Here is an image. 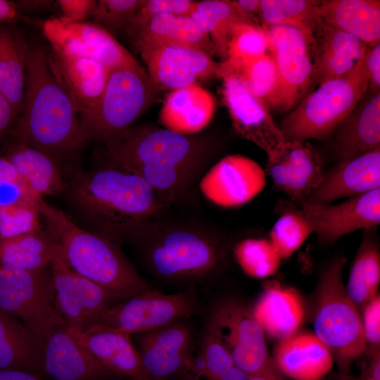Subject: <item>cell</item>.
Segmentation results:
<instances>
[{"label": "cell", "instance_id": "obj_1", "mask_svg": "<svg viewBox=\"0 0 380 380\" xmlns=\"http://www.w3.org/2000/svg\"><path fill=\"white\" fill-rule=\"evenodd\" d=\"M66 191L76 223L118 243L140 241L162 208L141 177L106 163L77 175Z\"/></svg>", "mask_w": 380, "mask_h": 380}, {"label": "cell", "instance_id": "obj_2", "mask_svg": "<svg viewBox=\"0 0 380 380\" xmlns=\"http://www.w3.org/2000/svg\"><path fill=\"white\" fill-rule=\"evenodd\" d=\"M103 163L145 180L161 203L183 191L208 155L207 138L150 125L129 127L101 142Z\"/></svg>", "mask_w": 380, "mask_h": 380}, {"label": "cell", "instance_id": "obj_3", "mask_svg": "<svg viewBox=\"0 0 380 380\" xmlns=\"http://www.w3.org/2000/svg\"><path fill=\"white\" fill-rule=\"evenodd\" d=\"M13 137L15 141L54 158L75 152L90 139L51 68L48 49L40 45L30 44L23 106Z\"/></svg>", "mask_w": 380, "mask_h": 380}, {"label": "cell", "instance_id": "obj_4", "mask_svg": "<svg viewBox=\"0 0 380 380\" xmlns=\"http://www.w3.org/2000/svg\"><path fill=\"white\" fill-rule=\"evenodd\" d=\"M39 208L45 232L74 272L97 284L119 301L148 288L118 243L86 230L43 198Z\"/></svg>", "mask_w": 380, "mask_h": 380}, {"label": "cell", "instance_id": "obj_5", "mask_svg": "<svg viewBox=\"0 0 380 380\" xmlns=\"http://www.w3.org/2000/svg\"><path fill=\"white\" fill-rule=\"evenodd\" d=\"M346 263L338 257L323 270L313 319L314 334L331 351L341 375L350 374L353 362L366 352L361 315L342 279Z\"/></svg>", "mask_w": 380, "mask_h": 380}, {"label": "cell", "instance_id": "obj_6", "mask_svg": "<svg viewBox=\"0 0 380 380\" xmlns=\"http://www.w3.org/2000/svg\"><path fill=\"white\" fill-rule=\"evenodd\" d=\"M367 52L344 75L308 93L282 120L279 127L286 140L324 139L333 134L367 91Z\"/></svg>", "mask_w": 380, "mask_h": 380}, {"label": "cell", "instance_id": "obj_7", "mask_svg": "<svg viewBox=\"0 0 380 380\" xmlns=\"http://www.w3.org/2000/svg\"><path fill=\"white\" fill-rule=\"evenodd\" d=\"M146 263L166 279L202 277L212 273L222 258L217 241L207 232L188 227L152 228L141 239Z\"/></svg>", "mask_w": 380, "mask_h": 380}, {"label": "cell", "instance_id": "obj_8", "mask_svg": "<svg viewBox=\"0 0 380 380\" xmlns=\"http://www.w3.org/2000/svg\"><path fill=\"white\" fill-rule=\"evenodd\" d=\"M0 310L25 324L44 346L68 326L56 300L50 267L39 271L0 265Z\"/></svg>", "mask_w": 380, "mask_h": 380}, {"label": "cell", "instance_id": "obj_9", "mask_svg": "<svg viewBox=\"0 0 380 380\" xmlns=\"http://www.w3.org/2000/svg\"><path fill=\"white\" fill-rule=\"evenodd\" d=\"M160 91L140 65L111 70L86 130L101 142L132 126L157 100Z\"/></svg>", "mask_w": 380, "mask_h": 380}, {"label": "cell", "instance_id": "obj_10", "mask_svg": "<svg viewBox=\"0 0 380 380\" xmlns=\"http://www.w3.org/2000/svg\"><path fill=\"white\" fill-rule=\"evenodd\" d=\"M279 75L274 110H293L312 87L315 34L289 25L264 27Z\"/></svg>", "mask_w": 380, "mask_h": 380}, {"label": "cell", "instance_id": "obj_11", "mask_svg": "<svg viewBox=\"0 0 380 380\" xmlns=\"http://www.w3.org/2000/svg\"><path fill=\"white\" fill-rule=\"evenodd\" d=\"M196 306L191 290L164 294L147 288L113 305L101 324L129 334H143L190 315Z\"/></svg>", "mask_w": 380, "mask_h": 380}, {"label": "cell", "instance_id": "obj_12", "mask_svg": "<svg viewBox=\"0 0 380 380\" xmlns=\"http://www.w3.org/2000/svg\"><path fill=\"white\" fill-rule=\"evenodd\" d=\"M49 267L58 310L70 328L84 331L101 324L107 311L120 302L108 291L70 269L56 249Z\"/></svg>", "mask_w": 380, "mask_h": 380}, {"label": "cell", "instance_id": "obj_13", "mask_svg": "<svg viewBox=\"0 0 380 380\" xmlns=\"http://www.w3.org/2000/svg\"><path fill=\"white\" fill-rule=\"evenodd\" d=\"M43 32L56 53L89 58L110 71L139 65L111 33L93 23H66L53 18L44 23Z\"/></svg>", "mask_w": 380, "mask_h": 380}, {"label": "cell", "instance_id": "obj_14", "mask_svg": "<svg viewBox=\"0 0 380 380\" xmlns=\"http://www.w3.org/2000/svg\"><path fill=\"white\" fill-rule=\"evenodd\" d=\"M208 327L229 352L234 365L249 376L269 360L265 334L252 312L241 303H219L213 310Z\"/></svg>", "mask_w": 380, "mask_h": 380}, {"label": "cell", "instance_id": "obj_15", "mask_svg": "<svg viewBox=\"0 0 380 380\" xmlns=\"http://www.w3.org/2000/svg\"><path fill=\"white\" fill-rule=\"evenodd\" d=\"M218 76L223 78V97L236 132L267 156L276 152L286 139L269 108L250 92L237 72L220 65Z\"/></svg>", "mask_w": 380, "mask_h": 380}, {"label": "cell", "instance_id": "obj_16", "mask_svg": "<svg viewBox=\"0 0 380 380\" xmlns=\"http://www.w3.org/2000/svg\"><path fill=\"white\" fill-rule=\"evenodd\" d=\"M266 172L278 190L301 203L319 186L325 174L320 154L308 141L300 140H286L268 156Z\"/></svg>", "mask_w": 380, "mask_h": 380}, {"label": "cell", "instance_id": "obj_17", "mask_svg": "<svg viewBox=\"0 0 380 380\" xmlns=\"http://www.w3.org/2000/svg\"><path fill=\"white\" fill-rule=\"evenodd\" d=\"M300 211L322 243H331L380 222V189L349 198L337 205L303 203Z\"/></svg>", "mask_w": 380, "mask_h": 380}, {"label": "cell", "instance_id": "obj_18", "mask_svg": "<svg viewBox=\"0 0 380 380\" xmlns=\"http://www.w3.org/2000/svg\"><path fill=\"white\" fill-rule=\"evenodd\" d=\"M266 184L265 170L255 160L229 155L214 165L200 182L203 196L224 208L243 205L254 198Z\"/></svg>", "mask_w": 380, "mask_h": 380}, {"label": "cell", "instance_id": "obj_19", "mask_svg": "<svg viewBox=\"0 0 380 380\" xmlns=\"http://www.w3.org/2000/svg\"><path fill=\"white\" fill-rule=\"evenodd\" d=\"M160 91L175 90L218 76L220 63L196 49L165 46L139 53Z\"/></svg>", "mask_w": 380, "mask_h": 380}, {"label": "cell", "instance_id": "obj_20", "mask_svg": "<svg viewBox=\"0 0 380 380\" xmlns=\"http://www.w3.org/2000/svg\"><path fill=\"white\" fill-rule=\"evenodd\" d=\"M51 68L72 100L86 129L103 96L110 70L100 63L48 50Z\"/></svg>", "mask_w": 380, "mask_h": 380}, {"label": "cell", "instance_id": "obj_21", "mask_svg": "<svg viewBox=\"0 0 380 380\" xmlns=\"http://www.w3.org/2000/svg\"><path fill=\"white\" fill-rule=\"evenodd\" d=\"M68 326L55 330L46 340L40 380H116L121 379L93 357L69 334Z\"/></svg>", "mask_w": 380, "mask_h": 380}, {"label": "cell", "instance_id": "obj_22", "mask_svg": "<svg viewBox=\"0 0 380 380\" xmlns=\"http://www.w3.org/2000/svg\"><path fill=\"white\" fill-rule=\"evenodd\" d=\"M69 334L115 376L132 380H151L145 372L130 334L96 324L84 331L67 327Z\"/></svg>", "mask_w": 380, "mask_h": 380}, {"label": "cell", "instance_id": "obj_23", "mask_svg": "<svg viewBox=\"0 0 380 380\" xmlns=\"http://www.w3.org/2000/svg\"><path fill=\"white\" fill-rule=\"evenodd\" d=\"M140 334L137 350L151 380H165L189 367L191 331L186 325L175 322Z\"/></svg>", "mask_w": 380, "mask_h": 380}, {"label": "cell", "instance_id": "obj_24", "mask_svg": "<svg viewBox=\"0 0 380 380\" xmlns=\"http://www.w3.org/2000/svg\"><path fill=\"white\" fill-rule=\"evenodd\" d=\"M380 186V147L357 157L342 160L325 172L319 186L304 203L331 204Z\"/></svg>", "mask_w": 380, "mask_h": 380}, {"label": "cell", "instance_id": "obj_25", "mask_svg": "<svg viewBox=\"0 0 380 380\" xmlns=\"http://www.w3.org/2000/svg\"><path fill=\"white\" fill-rule=\"evenodd\" d=\"M125 33L139 53L165 46L187 47L210 56L215 53L209 36L189 16L158 15L128 26Z\"/></svg>", "mask_w": 380, "mask_h": 380}, {"label": "cell", "instance_id": "obj_26", "mask_svg": "<svg viewBox=\"0 0 380 380\" xmlns=\"http://www.w3.org/2000/svg\"><path fill=\"white\" fill-rule=\"evenodd\" d=\"M315 38L312 87L344 75L372 46L324 23Z\"/></svg>", "mask_w": 380, "mask_h": 380}, {"label": "cell", "instance_id": "obj_27", "mask_svg": "<svg viewBox=\"0 0 380 380\" xmlns=\"http://www.w3.org/2000/svg\"><path fill=\"white\" fill-rule=\"evenodd\" d=\"M272 358L294 380H321L334 365L331 351L314 333L298 330L279 341Z\"/></svg>", "mask_w": 380, "mask_h": 380}, {"label": "cell", "instance_id": "obj_28", "mask_svg": "<svg viewBox=\"0 0 380 380\" xmlns=\"http://www.w3.org/2000/svg\"><path fill=\"white\" fill-rule=\"evenodd\" d=\"M333 135L334 151L339 162L380 147V92L367 89Z\"/></svg>", "mask_w": 380, "mask_h": 380}, {"label": "cell", "instance_id": "obj_29", "mask_svg": "<svg viewBox=\"0 0 380 380\" xmlns=\"http://www.w3.org/2000/svg\"><path fill=\"white\" fill-rule=\"evenodd\" d=\"M213 96L198 83L171 91L159 113L164 128L184 136H192L213 119Z\"/></svg>", "mask_w": 380, "mask_h": 380}, {"label": "cell", "instance_id": "obj_30", "mask_svg": "<svg viewBox=\"0 0 380 380\" xmlns=\"http://www.w3.org/2000/svg\"><path fill=\"white\" fill-rule=\"evenodd\" d=\"M252 313L264 334L279 341L299 329L305 308L296 291L270 281L264 285Z\"/></svg>", "mask_w": 380, "mask_h": 380}, {"label": "cell", "instance_id": "obj_31", "mask_svg": "<svg viewBox=\"0 0 380 380\" xmlns=\"http://www.w3.org/2000/svg\"><path fill=\"white\" fill-rule=\"evenodd\" d=\"M2 156L39 197L58 195L67 190L68 184L53 156L15 141L6 148Z\"/></svg>", "mask_w": 380, "mask_h": 380}, {"label": "cell", "instance_id": "obj_32", "mask_svg": "<svg viewBox=\"0 0 380 380\" xmlns=\"http://www.w3.org/2000/svg\"><path fill=\"white\" fill-rule=\"evenodd\" d=\"M322 23L333 26L369 45L380 42V1H320Z\"/></svg>", "mask_w": 380, "mask_h": 380}, {"label": "cell", "instance_id": "obj_33", "mask_svg": "<svg viewBox=\"0 0 380 380\" xmlns=\"http://www.w3.org/2000/svg\"><path fill=\"white\" fill-rule=\"evenodd\" d=\"M44 346L21 321L0 310V369L37 375L42 367Z\"/></svg>", "mask_w": 380, "mask_h": 380}, {"label": "cell", "instance_id": "obj_34", "mask_svg": "<svg viewBox=\"0 0 380 380\" xmlns=\"http://www.w3.org/2000/svg\"><path fill=\"white\" fill-rule=\"evenodd\" d=\"M30 47L17 28L0 24V93L10 102L18 119L23 106Z\"/></svg>", "mask_w": 380, "mask_h": 380}, {"label": "cell", "instance_id": "obj_35", "mask_svg": "<svg viewBox=\"0 0 380 380\" xmlns=\"http://www.w3.org/2000/svg\"><path fill=\"white\" fill-rule=\"evenodd\" d=\"M375 229L365 230L346 286L348 295L359 310L378 294L380 253Z\"/></svg>", "mask_w": 380, "mask_h": 380}, {"label": "cell", "instance_id": "obj_36", "mask_svg": "<svg viewBox=\"0 0 380 380\" xmlns=\"http://www.w3.org/2000/svg\"><path fill=\"white\" fill-rule=\"evenodd\" d=\"M55 251V245L44 227L14 237H0V265L42 270L49 267Z\"/></svg>", "mask_w": 380, "mask_h": 380}, {"label": "cell", "instance_id": "obj_37", "mask_svg": "<svg viewBox=\"0 0 380 380\" xmlns=\"http://www.w3.org/2000/svg\"><path fill=\"white\" fill-rule=\"evenodd\" d=\"M189 17L209 36L215 53L224 61L227 59L232 28L238 23H247L228 0L194 1Z\"/></svg>", "mask_w": 380, "mask_h": 380}, {"label": "cell", "instance_id": "obj_38", "mask_svg": "<svg viewBox=\"0 0 380 380\" xmlns=\"http://www.w3.org/2000/svg\"><path fill=\"white\" fill-rule=\"evenodd\" d=\"M319 3L315 0H260L261 26L289 25L315 34L322 23Z\"/></svg>", "mask_w": 380, "mask_h": 380}, {"label": "cell", "instance_id": "obj_39", "mask_svg": "<svg viewBox=\"0 0 380 380\" xmlns=\"http://www.w3.org/2000/svg\"><path fill=\"white\" fill-rule=\"evenodd\" d=\"M269 42L266 30L259 24L240 23L232 30L227 59L221 65L239 71L244 65L267 53Z\"/></svg>", "mask_w": 380, "mask_h": 380}, {"label": "cell", "instance_id": "obj_40", "mask_svg": "<svg viewBox=\"0 0 380 380\" xmlns=\"http://www.w3.org/2000/svg\"><path fill=\"white\" fill-rule=\"evenodd\" d=\"M234 255L247 275L258 279L275 274L281 260L270 240L265 239L248 238L239 241Z\"/></svg>", "mask_w": 380, "mask_h": 380}, {"label": "cell", "instance_id": "obj_41", "mask_svg": "<svg viewBox=\"0 0 380 380\" xmlns=\"http://www.w3.org/2000/svg\"><path fill=\"white\" fill-rule=\"evenodd\" d=\"M313 233L300 210L284 212L273 224L270 241L281 260L289 259Z\"/></svg>", "mask_w": 380, "mask_h": 380}, {"label": "cell", "instance_id": "obj_42", "mask_svg": "<svg viewBox=\"0 0 380 380\" xmlns=\"http://www.w3.org/2000/svg\"><path fill=\"white\" fill-rule=\"evenodd\" d=\"M236 72L255 98L269 109L274 108L279 81L277 65L270 53L256 58Z\"/></svg>", "mask_w": 380, "mask_h": 380}, {"label": "cell", "instance_id": "obj_43", "mask_svg": "<svg viewBox=\"0 0 380 380\" xmlns=\"http://www.w3.org/2000/svg\"><path fill=\"white\" fill-rule=\"evenodd\" d=\"M234 366L232 355L215 333L208 327L203 338L199 358L191 367L208 380H215Z\"/></svg>", "mask_w": 380, "mask_h": 380}, {"label": "cell", "instance_id": "obj_44", "mask_svg": "<svg viewBox=\"0 0 380 380\" xmlns=\"http://www.w3.org/2000/svg\"><path fill=\"white\" fill-rule=\"evenodd\" d=\"M144 0H100L91 15L94 24L108 32H123L132 20Z\"/></svg>", "mask_w": 380, "mask_h": 380}, {"label": "cell", "instance_id": "obj_45", "mask_svg": "<svg viewBox=\"0 0 380 380\" xmlns=\"http://www.w3.org/2000/svg\"><path fill=\"white\" fill-rule=\"evenodd\" d=\"M39 204V202L0 208V237H14L42 229Z\"/></svg>", "mask_w": 380, "mask_h": 380}, {"label": "cell", "instance_id": "obj_46", "mask_svg": "<svg viewBox=\"0 0 380 380\" xmlns=\"http://www.w3.org/2000/svg\"><path fill=\"white\" fill-rule=\"evenodd\" d=\"M41 198L34 194L13 165L0 156V208L23 203H38Z\"/></svg>", "mask_w": 380, "mask_h": 380}, {"label": "cell", "instance_id": "obj_47", "mask_svg": "<svg viewBox=\"0 0 380 380\" xmlns=\"http://www.w3.org/2000/svg\"><path fill=\"white\" fill-rule=\"evenodd\" d=\"M194 3L189 0H144L128 26L142 24L161 14L189 16Z\"/></svg>", "mask_w": 380, "mask_h": 380}, {"label": "cell", "instance_id": "obj_48", "mask_svg": "<svg viewBox=\"0 0 380 380\" xmlns=\"http://www.w3.org/2000/svg\"><path fill=\"white\" fill-rule=\"evenodd\" d=\"M366 353L370 356L380 352V297L378 293L361 310Z\"/></svg>", "mask_w": 380, "mask_h": 380}, {"label": "cell", "instance_id": "obj_49", "mask_svg": "<svg viewBox=\"0 0 380 380\" xmlns=\"http://www.w3.org/2000/svg\"><path fill=\"white\" fill-rule=\"evenodd\" d=\"M56 3L61 12L59 19L66 23L82 22L91 17L96 5V1L93 0H58Z\"/></svg>", "mask_w": 380, "mask_h": 380}, {"label": "cell", "instance_id": "obj_50", "mask_svg": "<svg viewBox=\"0 0 380 380\" xmlns=\"http://www.w3.org/2000/svg\"><path fill=\"white\" fill-rule=\"evenodd\" d=\"M365 65L369 79L368 89L374 92H380V42L368 49Z\"/></svg>", "mask_w": 380, "mask_h": 380}, {"label": "cell", "instance_id": "obj_51", "mask_svg": "<svg viewBox=\"0 0 380 380\" xmlns=\"http://www.w3.org/2000/svg\"><path fill=\"white\" fill-rule=\"evenodd\" d=\"M230 3L247 23L258 24L260 0H233Z\"/></svg>", "mask_w": 380, "mask_h": 380}, {"label": "cell", "instance_id": "obj_52", "mask_svg": "<svg viewBox=\"0 0 380 380\" xmlns=\"http://www.w3.org/2000/svg\"><path fill=\"white\" fill-rule=\"evenodd\" d=\"M339 380H380V352L371 355L369 365L357 376L338 374Z\"/></svg>", "mask_w": 380, "mask_h": 380}, {"label": "cell", "instance_id": "obj_53", "mask_svg": "<svg viewBox=\"0 0 380 380\" xmlns=\"http://www.w3.org/2000/svg\"><path fill=\"white\" fill-rule=\"evenodd\" d=\"M17 116L10 102L0 93V138L17 121Z\"/></svg>", "mask_w": 380, "mask_h": 380}, {"label": "cell", "instance_id": "obj_54", "mask_svg": "<svg viewBox=\"0 0 380 380\" xmlns=\"http://www.w3.org/2000/svg\"><path fill=\"white\" fill-rule=\"evenodd\" d=\"M248 380H286L272 357L258 372L249 376Z\"/></svg>", "mask_w": 380, "mask_h": 380}, {"label": "cell", "instance_id": "obj_55", "mask_svg": "<svg viewBox=\"0 0 380 380\" xmlns=\"http://www.w3.org/2000/svg\"><path fill=\"white\" fill-rule=\"evenodd\" d=\"M20 12L15 1L0 0V24L13 22Z\"/></svg>", "mask_w": 380, "mask_h": 380}, {"label": "cell", "instance_id": "obj_56", "mask_svg": "<svg viewBox=\"0 0 380 380\" xmlns=\"http://www.w3.org/2000/svg\"><path fill=\"white\" fill-rule=\"evenodd\" d=\"M20 11H42L43 9L49 8L53 4V1H44V0H25L15 1Z\"/></svg>", "mask_w": 380, "mask_h": 380}, {"label": "cell", "instance_id": "obj_57", "mask_svg": "<svg viewBox=\"0 0 380 380\" xmlns=\"http://www.w3.org/2000/svg\"><path fill=\"white\" fill-rule=\"evenodd\" d=\"M0 380H40L35 374L12 369H0Z\"/></svg>", "mask_w": 380, "mask_h": 380}, {"label": "cell", "instance_id": "obj_58", "mask_svg": "<svg viewBox=\"0 0 380 380\" xmlns=\"http://www.w3.org/2000/svg\"><path fill=\"white\" fill-rule=\"evenodd\" d=\"M249 375L235 365L215 380H248Z\"/></svg>", "mask_w": 380, "mask_h": 380}]
</instances>
